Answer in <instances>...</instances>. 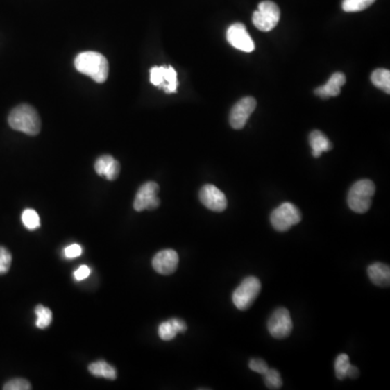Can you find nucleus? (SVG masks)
<instances>
[{
	"instance_id": "19",
	"label": "nucleus",
	"mask_w": 390,
	"mask_h": 390,
	"mask_svg": "<svg viewBox=\"0 0 390 390\" xmlns=\"http://www.w3.org/2000/svg\"><path fill=\"white\" fill-rule=\"evenodd\" d=\"M35 314L37 316L36 326H37L38 329L45 330L49 328L52 322V312L49 308L42 306V305H38L35 308Z\"/></svg>"
},
{
	"instance_id": "31",
	"label": "nucleus",
	"mask_w": 390,
	"mask_h": 390,
	"mask_svg": "<svg viewBox=\"0 0 390 390\" xmlns=\"http://www.w3.org/2000/svg\"><path fill=\"white\" fill-rule=\"evenodd\" d=\"M90 268L88 266H80L76 271L74 272V278L76 281H83L90 277Z\"/></svg>"
},
{
	"instance_id": "26",
	"label": "nucleus",
	"mask_w": 390,
	"mask_h": 390,
	"mask_svg": "<svg viewBox=\"0 0 390 390\" xmlns=\"http://www.w3.org/2000/svg\"><path fill=\"white\" fill-rule=\"evenodd\" d=\"M166 67H154L150 69L151 84L163 90L165 85Z\"/></svg>"
},
{
	"instance_id": "21",
	"label": "nucleus",
	"mask_w": 390,
	"mask_h": 390,
	"mask_svg": "<svg viewBox=\"0 0 390 390\" xmlns=\"http://www.w3.org/2000/svg\"><path fill=\"white\" fill-rule=\"evenodd\" d=\"M178 88V78H177V72L173 67H166L165 85L163 90L166 94H175Z\"/></svg>"
},
{
	"instance_id": "11",
	"label": "nucleus",
	"mask_w": 390,
	"mask_h": 390,
	"mask_svg": "<svg viewBox=\"0 0 390 390\" xmlns=\"http://www.w3.org/2000/svg\"><path fill=\"white\" fill-rule=\"evenodd\" d=\"M227 40L230 45L235 49L243 52H252L255 49V44L250 34L247 33L245 25L242 23H235L227 31Z\"/></svg>"
},
{
	"instance_id": "4",
	"label": "nucleus",
	"mask_w": 390,
	"mask_h": 390,
	"mask_svg": "<svg viewBox=\"0 0 390 390\" xmlns=\"http://www.w3.org/2000/svg\"><path fill=\"white\" fill-rule=\"evenodd\" d=\"M262 289V283L256 277H248L233 291L232 301L239 310L251 308Z\"/></svg>"
},
{
	"instance_id": "13",
	"label": "nucleus",
	"mask_w": 390,
	"mask_h": 390,
	"mask_svg": "<svg viewBox=\"0 0 390 390\" xmlns=\"http://www.w3.org/2000/svg\"><path fill=\"white\" fill-rule=\"evenodd\" d=\"M94 171L108 180L113 181L119 177L121 165L113 156L102 155L96 160Z\"/></svg>"
},
{
	"instance_id": "23",
	"label": "nucleus",
	"mask_w": 390,
	"mask_h": 390,
	"mask_svg": "<svg viewBox=\"0 0 390 390\" xmlns=\"http://www.w3.org/2000/svg\"><path fill=\"white\" fill-rule=\"evenodd\" d=\"M348 355L341 353L335 360V373L339 380H343L347 378V371L350 366Z\"/></svg>"
},
{
	"instance_id": "6",
	"label": "nucleus",
	"mask_w": 390,
	"mask_h": 390,
	"mask_svg": "<svg viewBox=\"0 0 390 390\" xmlns=\"http://www.w3.org/2000/svg\"><path fill=\"white\" fill-rule=\"evenodd\" d=\"M279 7L270 0H264L258 6V9L253 15V24L262 32H270L277 26L280 21Z\"/></svg>"
},
{
	"instance_id": "3",
	"label": "nucleus",
	"mask_w": 390,
	"mask_h": 390,
	"mask_svg": "<svg viewBox=\"0 0 390 390\" xmlns=\"http://www.w3.org/2000/svg\"><path fill=\"white\" fill-rule=\"evenodd\" d=\"M375 194V185L368 179H362L353 183L348 192L349 208L357 214H364L372 205V198Z\"/></svg>"
},
{
	"instance_id": "12",
	"label": "nucleus",
	"mask_w": 390,
	"mask_h": 390,
	"mask_svg": "<svg viewBox=\"0 0 390 390\" xmlns=\"http://www.w3.org/2000/svg\"><path fill=\"white\" fill-rule=\"evenodd\" d=\"M178 253L173 250H163L158 252L152 260L153 269L163 275H171L178 268Z\"/></svg>"
},
{
	"instance_id": "33",
	"label": "nucleus",
	"mask_w": 390,
	"mask_h": 390,
	"mask_svg": "<svg viewBox=\"0 0 390 390\" xmlns=\"http://www.w3.org/2000/svg\"><path fill=\"white\" fill-rule=\"evenodd\" d=\"M359 374H360V372H359L357 366H349L348 371H347V378H358Z\"/></svg>"
},
{
	"instance_id": "18",
	"label": "nucleus",
	"mask_w": 390,
	"mask_h": 390,
	"mask_svg": "<svg viewBox=\"0 0 390 390\" xmlns=\"http://www.w3.org/2000/svg\"><path fill=\"white\" fill-rule=\"evenodd\" d=\"M371 82L374 86L390 94V72L386 69H378L371 75Z\"/></svg>"
},
{
	"instance_id": "7",
	"label": "nucleus",
	"mask_w": 390,
	"mask_h": 390,
	"mask_svg": "<svg viewBox=\"0 0 390 390\" xmlns=\"http://www.w3.org/2000/svg\"><path fill=\"white\" fill-rule=\"evenodd\" d=\"M293 321L291 314L285 307L278 308L268 321V331L273 339H285L291 333Z\"/></svg>"
},
{
	"instance_id": "22",
	"label": "nucleus",
	"mask_w": 390,
	"mask_h": 390,
	"mask_svg": "<svg viewBox=\"0 0 390 390\" xmlns=\"http://www.w3.org/2000/svg\"><path fill=\"white\" fill-rule=\"evenodd\" d=\"M264 380L269 389H280L283 385L281 374L275 368H268L267 372L264 374Z\"/></svg>"
},
{
	"instance_id": "2",
	"label": "nucleus",
	"mask_w": 390,
	"mask_h": 390,
	"mask_svg": "<svg viewBox=\"0 0 390 390\" xmlns=\"http://www.w3.org/2000/svg\"><path fill=\"white\" fill-rule=\"evenodd\" d=\"M11 128L28 136H36L42 129V121L37 111L28 104H21L11 111L8 117Z\"/></svg>"
},
{
	"instance_id": "1",
	"label": "nucleus",
	"mask_w": 390,
	"mask_h": 390,
	"mask_svg": "<svg viewBox=\"0 0 390 390\" xmlns=\"http://www.w3.org/2000/svg\"><path fill=\"white\" fill-rule=\"evenodd\" d=\"M74 65L79 73L92 77L99 84L105 82L109 76V62L99 52H82L77 56Z\"/></svg>"
},
{
	"instance_id": "14",
	"label": "nucleus",
	"mask_w": 390,
	"mask_h": 390,
	"mask_svg": "<svg viewBox=\"0 0 390 390\" xmlns=\"http://www.w3.org/2000/svg\"><path fill=\"white\" fill-rule=\"evenodd\" d=\"M346 83V76L341 72H336L330 77L329 82L324 86L318 87L314 94L322 99H328L330 96H339L341 94V86Z\"/></svg>"
},
{
	"instance_id": "17",
	"label": "nucleus",
	"mask_w": 390,
	"mask_h": 390,
	"mask_svg": "<svg viewBox=\"0 0 390 390\" xmlns=\"http://www.w3.org/2000/svg\"><path fill=\"white\" fill-rule=\"evenodd\" d=\"M88 371H90L92 375L96 376V378H108V380H117V373L115 368L110 366L109 363H106L103 360L92 363L88 366Z\"/></svg>"
},
{
	"instance_id": "16",
	"label": "nucleus",
	"mask_w": 390,
	"mask_h": 390,
	"mask_svg": "<svg viewBox=\"0 0 390 390\" xmlns=\"http://www.w3.org/2000/svg\"><path fill=\"white\" fill-rule=\"evenodd\" d=\"M309 144L312 146V155L314 158H320L323 152H328L333 148L328 137L320 130L312 131L309 136Z\"/></svg>"
},
{
	"instance_id": "15",
	"label": "nucleus",
	"mask_w": 390,
	"mask_h": 390,
	"mask_svg": "<svg viewBox=\"0 0 390 390\" xmlns=\"http://www.w3.org/2000/svg\"><path fill=\"white\" fill-rule=\"evenodd\" d=\"M368 278L373 285L378 287H389L390 285V268L387 264L382 262H375L371 264L368 268Z\"/></svg>"
},
{
	"instance_id": "5",
	"label": "nucleus",
	"mask_w": 390,
	"mask_h": 390,
	"mask_svg": "<svg viewBox=\"0 0 390 390\" xmlns=\"http://www.w3.org/2000/svg\"><path fill=\"white\" fill-rule=\"evenodd\" d=\"M300 220V210L289 202L281 204L270 216L272 227L279 232H287L293 226L298 225Z\"/></svg>"
},
{
	"instance_id": "25",
	"label": "nucleus",
	"mask_w": 390,
	"mask_h": 390,
	"mask_svg": "<svg viewBox=\"0 0 390 390\" xmlns=\"http://www.w3.org/2000/svg\"><path fill=\"white\" fill-rule=\"evenodd\" d=\"M177 334H178V332L176 330L175 326H173L171 320L163 322V323L160 324V326H158V336H160V339H163V341H171V339H175Z\"/></svg>"
},
{
	"instance_id": "28",
	"label": "nucleus",
	"mask_w": 390,
	"mask_h": 390,
	"mask_svg": "<svg viewBox=\"0 0 390 390\" xmlns=\"http://www.w3.org/2000/svg\"><path fill=\"white\" fill-rule=\"evenodd\" d=\"M3 389L31 390L32 389V386H31L30 382L24 380V378H13V380H9V382H7V383L5 384Z\"/></svg>"
},
{
	"instance_id": "27",
	"label": "nucleus",
	"mask_w": 390,
	"mask_h": 390,
	"mask_svg": "<svg viewBox=\"0 0 390 390\" xmlns=\"http://www.w3.org/2000/svg\"><path fill=\"white\" fill-rule=\"evenodd\" d=\"M12 256L3 246H0V274H6L10 270Z\"/></svg>"
},
{
	"instance_id": "29",
	"label": "nucleus",
	"mask_w": 390,
	"mask_h": 390,
	"mask_svg": "<svg viewBox=\"0 0 390 390\" xmlns=\"http://www.w3.org/2000/svg\"><path fill=\"white\" fill-rule=\"evenodd\" d=\"M250 368L254 371V372H256V373L262 374V375H264V374L267 372L269 366H268L267 363L264 362L262 359H252V360L250 361Z\"/></svg>"
},
{
	"instance_id": "32",
	"label": "nucleus",
	"mask_w": 390,
	"mask_h": 390,
	"mask_svg": "<svg viewBox=\"0 0 390 390\" xmlns=\"http://www.w3.org/2000/svg\"><path fill=\"white\" fill-rule=\"evenodd\" d=\"M171 322H173V326H175L176 330L178 333H185L187 330H188V326L185 324V321H183L181 319L173 318L171 319Z\"/></svg>"
},
{
	"instance_id": "30",
	"label": "nucleus",
	"mask_w": 390,
	"mask_h": 390,
	"mask_svg": "<svg viewBox=\"0 0 390 390\" xmlns=\"http://www.w3.org/2000/svg\"><path fill=\"white\" fill-rule=\"evenodd\" d=\"M83 253V248L80 245L72 244L67 246L65 251V255L67 258H77L80 256Z\"/></svg>"
},
{
	"instance_id": "20",
	"label": "nucleus",
	"mask_w": 390,
	"mask_h": 390,
	"mask_svg": "<svg viewBox=\"0 0 390 390\" xmlns=\"http://www.w3.org/2000/svg\"><path fill=\"white\" fill-rule=\"evenodd\" d=\"M375 0H343L341 7L346 12H359L373 5Z\"/></svg>"
},
{
	"instance_id": "24",
	"label": "nucleus",
	"mask_w": 390,
	"mask_h": 390,
	"mask_svg": "<svg viewBox=\"0 0 390 390\" xmlns=\"http://www.w3.org/2000/svg\"><path fill=\"white\" fill-rule=\"evenodd\" d=\"M22 223L28 230H36L40 227V218L34 210H25L22 214Z\"/></svg>"
},
{
	"instance_id": "8",
	"label": "nucleus",
	"mask_w": 390,
	"mask_h": 390,
	"mask_svg": "<svg viewBox=\"0 0 390 390\" xmlns=\"http://www.w3.org/2000/svg\"><path fill=\"white\" fill-rule=\"evenodd\" d=\"M160 187L153 181H149L139 188L134 201V208L137 212L153 210L160 206L161 201L158 198Z\"/></svg>"
},
{
	"instance_id": "9",
	"label": "nucleus",
	"mask_w": 390,
	"mask_h": 390,
	"mask_svg": "<svg viewBox=\"0 0 390 390\" xmlns=\"http://www.w3.org/2000/svg\"><path fill=\"white\" fill-rule=\"evenodd\" d=\"M257 102L253 96H244L235 103L230 112V125L235 129H242L246 125L253 112L256 109Z\"/></svg>"
},
{
	"instance_id": "10",
	"label": "nucleus",
	"mask_w": 390,
	"mask_h": 390,
	"mask_svg": "<svg viewBox=\"0 0 390 390\" xmlns=\"http://www.w3.org/2000/svg\"><path fill=\"white\" fill-rule=\"evenodd\" d=\"M200 201L203 205L212 212H223L228 206L225 193L214 185H205L201 189Z\"/></svg>"
}]
</instances>
